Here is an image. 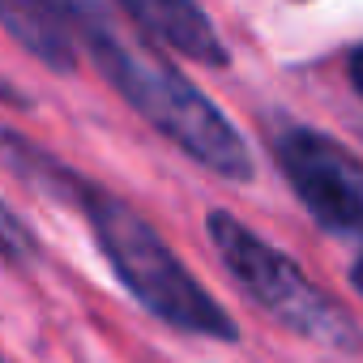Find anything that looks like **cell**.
Returning a JSON list of instances; mask_svg holds the SVG:
<instances>
[{"instance_id": "6da1fadb", "label": "cell", "mask_w": 363, "mask_h": 363, "mask_svg": "<svg viewBox=\"0 0 363 363\" xmlns=\"http://www.w3.org/2000/svg\"><path fill=\"white\" fill-rule=\"evenodd\" d=\"M69 13L103 77L128 99V107L150 128H158L171 145H179L193 162L210 167L223 179H252V154L244 137L184 73L171 69L145 43L124 39L94 0H73Z\"/></svg>"}, {"instance_id": "7a4b0ae2", "label": "cell", "mask_w": 363, "mask_h": 363, "mask_svg": "<svg viewBox=\"0 0 363 363\" xmlns=\"http://www.w3.org/2000/svg\"><path fill=\"white\" fill-rule=\"evenodd\" d=\"M65 197L86 214V223L94 231L103 257L111 261L116 278L128 286V295H137V303L145 312H154L171 329H184L197 337H218V342L240 337L227 308L189 274V265L162 244V235L137 210H128L120 197L86 184L77 175H69Z\"/></svg>"}, {"instance_id": "3957f363", "label": "cell", "mask_w": 363, "mask_h": 363, "mask_svg": "<svg viewBox=\"0 0 363 363\" xmlns=\"http://www.w3.org/2000/svg\"><path fill=\"white\" fill-rule=\"evenodd\" d=\"M210 240H214L223 265L231 269V278L240 282V291L261 312H269L278 325H286L291 333H299L308 342L333 346V350H350V354L363 350V333L342 312V303L333 295H325L286 252L257 240V231H248L235 214L214 210Z\"/></svg>"}, {"instance_id": "277c9868", "label": "cell", "mask_w": 363, "mask_h": 363, "mask_svg": "<svg viewBox=\"0 0 363 363\" xmlns=\"http://www.w3.org/2000/svg\"><path fill=\"white\" fill-rule=\"evenodd\" d=\"M274 154L286 184L325 231L363 240V162L346 145L316 128H286Z\"/></svg>"}, {"instance_id": "5b68a950", "label": "cell", "mask_w": 363, "mask_h": 363, "mask_svg": "<svg viewBox=\"0 0 363 363\" xmlns=\"http://www.w3.org/2000/svg\"><path fill=\"white\" fill-rule=\"evenodd\" d=\"M116 5L162 48L189 56L197 65L223 69L231 56L214 30V22L197 9V0H116Z\"/></svg>"}, {"instance_id": "8992f818", "label": "cell", "mask_w": 363, "mask_h": 363, "mask_svg": "<svg viewBox=\"0 0 363 363\" xmlns=\"http://www.w3.org/2000/svg\"><path fill=\"white\" fill-rule=\"evenodd\" d=\"M0 26L52 73H69L77 65L73 26L60 13V0H0Z\"/></svg>"}, {"instance_id": "52a82bcc", "label": "cell", "mask_w": 363, "mask_h": 363, "mask_svg": "<svg viewBox=\"0 0 363 363\" xmlns=\"http://www.w3.org/2000/svg\"><path fill=\"white\" fill-rule=\"evenodd\" d=\"M35 240H30V231H26V223L0 201V257L5 261H13V265H26V261H35Z\"/></svg>"}, {"instance_id": "ba28073f", "label": "cell", "mask_w": 363, "mask_h": 363, "mask_svg": "<svg viewBox=\"0 0 363 363\" xmlns=\"http://www.w3.org/2000/svg\"><path fill=\"white\" fill-rule=\"evenodd\" d=\"M350 86L363 94V48H354V56H350Z\"/></svg>"}, {"instance_id": "9c48e42d", "label": "cell", "mask_w": 363, "mask_h": 363, "mask_svg": "<svg viewBox=\"0 0 363 363\" xmlns=\"http://www.w3.org/2000/svg\"><path fill=\"white\" fill-rule=\"evenodd\" d=\"M350 286H354V295L363 299V252L354 257V265H350Z\"/></svg>"}, {"instance_id": "30bf717a", "label": "cell", "mask_w": 363, "mask_h": 363, "mask_svg": "<svg viewBox=\"0 0 363 363\" xmlns=\"http://www.w3.org/2000/svg\"><path fill=\"white\" fill-rule=\"evenodd\" d=\"M65 5H73V0H65Z\"/></svg>"}]
</instances>
